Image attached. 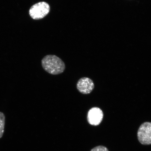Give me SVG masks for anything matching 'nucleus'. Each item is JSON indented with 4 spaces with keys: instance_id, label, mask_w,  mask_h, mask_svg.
Wrapping results in <instances>:
<instances>
[{
    "instance_id": "1",
    "label": "nucleus",
    "mask_w": 151,
    "mask_h": 151,
    "mask_svg": "<svg viewBox=\"0 0 151 151\" xmlns=\"http://www.w3.org/2000/svg\"><path fill=\"white\" fill-rule=\"evenodd\" d=\"M43 68L47 72L53 75H58L65 70V63L58 56L49 55L43 57L41 61Z\"/></svg>"
},
{
    "instance_id": "2",
    "label": "nucleus",
    "mask_w": 151,
    "mask_h": 151,
    "mask_svg": "<svg viewBox=\"0 0 151 151\" xmlns=\"http://www.w3.org/2000/svg\"><path fill=\"white\" fill-rule=\"evenodd\" d=\"M50 7L48 3L41 1L32 6L29 10V14L34 20L44 18L50 12Z\"/></svg>"
},
{
    "instance_id": "3",
    "label": "nucleus",
    "mask_w": 151,
    "mask_h": 151,
    "mask_svg": "<svg viewBox=\"0 0 151 151\" xmlns=\"http://www.w3.org/2000/svg\"><path fill=\"white\" fill-rule=\"evenodd\" d=\"M137 135L141 144L151 145V122H145L142 124L138 130Z\"/></svg>"
},
{
    "instance_id": "4",
    "label": "nucleus",
    "mask_w": 151,
    "mask_h": 151,
    "mask_svg": "<svg viewBox=\"0 0 151 151\" xmlns=\"http://www.w3.org/2000/svg\"><path fill=\"white\" fill-rule=\"evenodd\" d=\"M103 116V111L101 109L97 107H93L88 112V121L92 125H99L102 121Z\"/></svg>"
},
{
    "instance_id": "5",
    "label": "nucleus",
    "mask_w": 151,
    "mask_h": 151,
    "mask_svg": "<svg viewBox=\"0 0 151 151\" xmlns=\"http://www.w3.org/2000/svg\"><path fill=\"white\" fill-rule=\"evenodd\" d=\"M94 87V83L91 79L87 77H83L78 80L77 88L81 93L88 94L91 93Z\"/></svg>"
},
{
    "instance_id": "6",
    "label": "nucleus",
    "mask_w": 151,
    "mask_h": 151,
    "mask_svg": "<svg viewBox=\"0 0 151 151\" xmlns=\"http://www.w3.org/2000/svg\"><path fill=\"white\" fill-rule=\"evenodd\" d=\"M5 117L3 112H0V139L3 137L4 132Z\"/></svg>"
},
{
    "instance_id": "7",
    "label": "nucleus",
    "mask_w": 151,
    "mask_h": 151,
    "mask_svg": "<svg viewBox=\"0 0 151 151\" xmlns=\"http://www.w3.org/2000/svg\"><path fill=\"white\" fill-rule=\"evenodd\" d=\"M90 151H109L106 147L102 146L94 147Z\"/></svg>"
}]
</instances>
